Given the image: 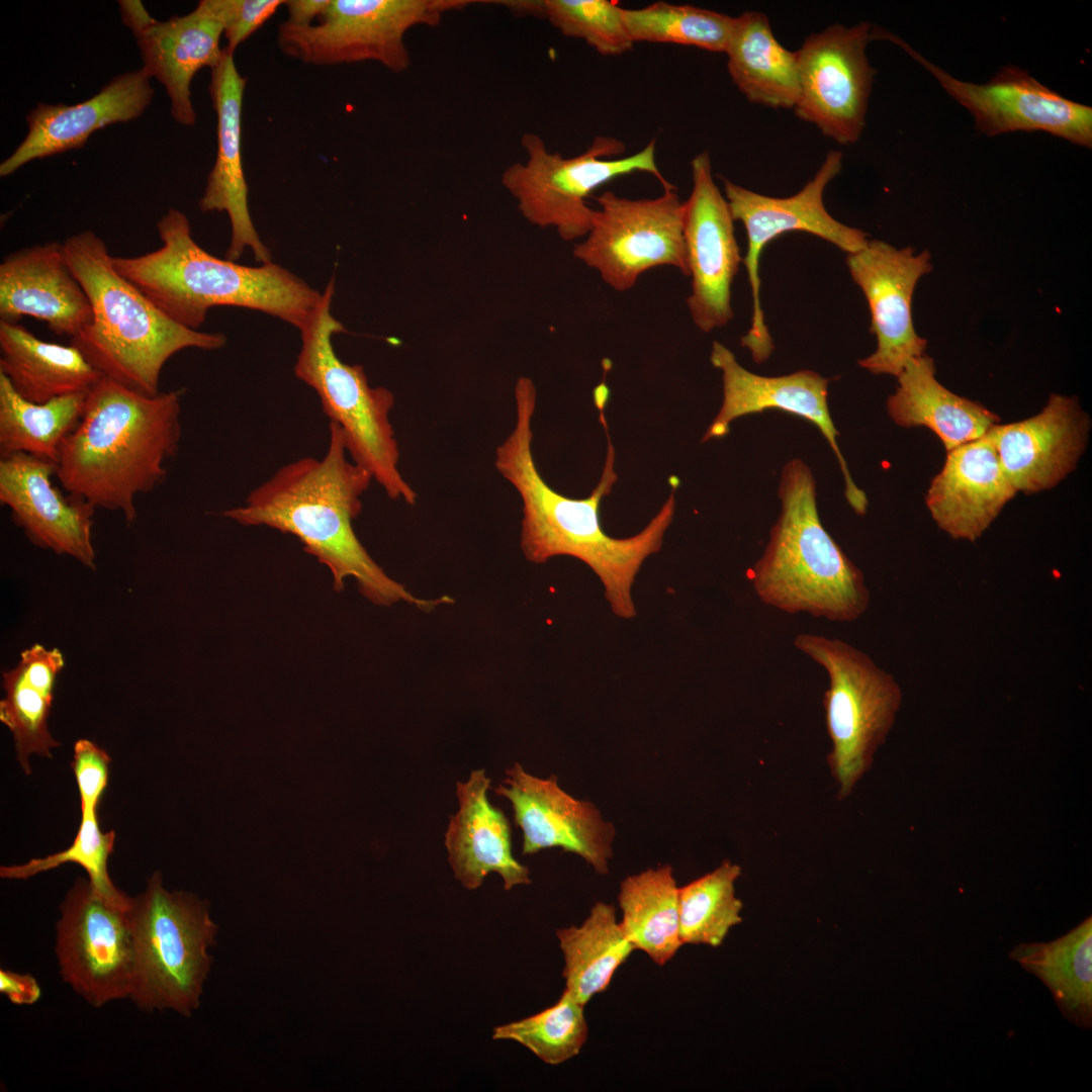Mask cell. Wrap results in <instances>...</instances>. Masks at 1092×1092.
I'll return each instance as SVG.
<instances>
[{
  "mask_svg": "<svg viewBox=\"0 0 1092 1092\" xmlns=\"http://www.w3.org/2000/svg\"><path fill=\"white\" fill-rule=\"evenodd\" d=\"M114 841V831L100 829L96 811L82 812L75 839L67 849L22 864L1 867L0 877L25 880L68 862L77 863L87 872L89 882L100 895L110 902L127 905L131 898L115 887L108 874Z\"/></svg>",
  "mask_w": 1092,
  "mask_h": 1092,
  "instance_id": "obj_41",
  "label": "cell"
},
{
  "mask_svg": "<svg viewBox=\"0 0 1092 1092\" xmlns=\"http://www.w3.org/2000/svg\"><path fill=\"white\" fill-rule=\"evenodd\" d=\"M322 458L303 457L280 467L254 488L244 505L222 512L242 526H267L296 537L303 550L326 565L334 588L353 577L361 594L378 606L405 602L429 612L449 597L419 599L372 559L353 529L372 475L351 460L341 428L330 422Z\"/></svg>",
  "mask_w": 1092,
  "mask_h": 1092,
  "instance_id": "obj_2",
  "label": "cell"
},
{
  "mask_svg": "<svg viewBox=\"0 0 1092 1092\" xmlns=\"http://www.w3.org/2000/svg\"><path fill=\"white\" fill-rule=\"evenodd\" d=\"M515 400V426L496 447L494 466L521 497L520 545L526 559L537 564L561 555L579 559L599 577L612 612L623 619L635 617L632 587L645 559L662 546L675 512L678 479L669 478V496L639 533L627 538L611 537L600 521L602 499L610 494L618 477L615 450L604 415L607 402L596 403L608 439L602 477L587 497L572 498L546 483L536 466L532 451L536 388L530 378L517 380Z\"/></svg>",
  "mask_w": 1092,
  "mask_h": 1092,
  "instance_id": "obj_1",
  "label": "cell"
},
{
  "mask_svg": "<svg viewBox=\"0 0 1092 1092\" xmlns=\"http://www.w3.org/2000/svg\"><path fill=\"white\" fill-rule=\"evenodd\" d=\"M691 166L693 188L684 212L692 277L687 304L698 329L709 333L733 318L731 286L743 259L729 204L713 178L709 153L698 154Z\"/></svg>",
  "mask_w": 1092,
  "mask_h": 1092,
  "instance_id": "obj_17",
  "label": "cell"
},
{
  "mask_svg": "<svg viewBox=\"0 0 1092 1092\" xmlns=\"http://www.w3.org/2000/svg\"><path fill=\"white\" fill-rule=\"evenodd\" d=\"M87 393L43 403L21 397L0 373V455L25 453L57 463L65 438L79 423Z\"/></svg>",
  "mask_w": 1092,
  "mask_h": 1092,
  "instance_id": "obj_36",
  "label": "cell"
},
{
  "mask_svg": "<svg viewBox=\"0 0 1092 1092\" xmlns=\"http://www.w3.org/2000/svg\"><path fill=\"white\" fill-rule=\"evenodd\" d=\"M110 761L108 753L95 742L88 739L75 742L71 767L78 787L81 813L97 811L107 787Z\"/></svg>",
  "mask_w": 1092,
  "mask_h": 1092,
  "instance_id": "obj_42",
  "label": "cell"
},
{
  "mask_svg": "<svg viewBox=\"0 0 1092 1092\" xmlns=\"http://www.w3.org/2000/svg\"><path fill=\"white\" fill-rule=\"evenodd\" d=\"M331 0H288L284 1L287 10L286 24L305 27L313 24L324 13Z\"/></svg>",
  "mask_w": 1092,
  "mask_h": 1092,
  "instance_id": "obj_45",
  "label": "cell"
},
{
  "mask_svg": "<svg viewBox=\"0 0 1092 1092\" xmlns=\"http://www.w3.org/2000/svg\"><path fill=\"white\" fill-rule=\"evenodd\" d=\"M150 79L141 68L115 76L83 102H38L25 117V138L0 164V176H9L33 160L81 149L96 130L139 118L154 97Z\"/></svg>",
  "mask_w": 1092,
  "mask_h": 1092,
  "instance_id": "obj_23",
  "label": "cell"
},
{
  "mask_svg": "<svg viewBox=\"0 0 1092 1092\" xmlns=\"http://www.w3.org/2000/svg\"><path fill=\"white\" fill-rule=\"evenodd\" d=\"M130 903L110 902L89 880L80 878L61 904L56 935L60 975L94 1007L129 998L133 976Z\"/></svg>",
  "mask_w": 1092,
  "mask_h": 1092,
  "instance_id": "obj_14",
  "label": "cell"
},
{
  "mask_svg": "<svg viewBox=\"0 0 1092 1092\" xmlns=\"http://www.w3.org/2000/svg\"><path fill=\"white\" fill-rule=\"evenodd\" d=\"M519 15L544 18L564 36L579 38L604 56L632 50L623 9L607 0H514L497 1Z\"/></svg>",
  "mask_w": 1092,
  "mask_h": 1092,
  "instance_id": "obj_39",
  "label": "cell"
},
{
  "mask_svg": "<svg viewBox=\"0 0 1092 1092\" xmlns=\"http://www.w3.org/2000/svg\"><path fill=\"white\" fill-rule=\"evenodd\" d=\"M794 644L829 676L823 700L832 742L827 763L839 787L837 796L844 799L869 769L892 728L902 692L890 673L840 639L802 633Z\"/></svg>",
  "mask_w": 1092,
  "mask_h": 1092,
  "instance_id": "obj_10",
  "label": "cell"
},
{
  "mask_svg": "<svg viewBox=\"0 0 1092 1092\" xmlns=\"http://www.w3.org/2000/svg\"><path fill=\"white\" fill-rule=\"evenodd\" d=\"M1016 493L987 433L947 452L925 503L941 530L974 542Z\"/></svg>",
  "mask_w": 1092,
  "mask_h": 1092,
  "instance_id": "obj_26",
  "label": "cell"
},
{
  "mask_svg": "<svg viewBox=\"0 0 1092 1092\" xmlns=\"http://www.w3.org/2000/svg\"><path fill=\"white\" fill-rule=\"evenodd\" d=\"M741 868L729 860L679 888V934L682 944L720 946L742 921L743 904L735 895Z\"/></svg>",
  "mask_w": 1092,
  "mask_h": 1092,
  "instance_id": "obj_37",
  "label": "cell"
},
{
  "mask_svg": "<svg viewBox=\"0 0 1092 1092\" xmlns=\"http://www.w3.org/2000/svg\"><path fill=\"white\" fill-rule=\"evenodd\" d=\"M846 265L868 301L877 339L876 351L858 364L874 374L898 377L909 362L925 354L927 341L913 326L912 297L919 279L932 269L930 254L869 240L864 248L847 254Z\"/></svg>",
  "mask_w": 1092,
  "mask_h": 1092,
  "instance_id": "obj_18",
  "label": "cell"
},
{
  "mask_svg": "<svg viewBox=\"0 0 1092 1092\" xmlns=\"http://www.w3.org/2000/svg\"><path fill=\"white\" fill-rule=\"evenodd\" d=\"M0 373L35 403L88 393L104 377L73 345L41 341L18 323L0 321Z\"/></svg>",
  "mask_w": 1092,
  "mask_h": 1092,
  "instance_id": "obj_30",
  "label": "cell"
},
{
  "mask_svg": "<svg viewBox=\"0 0 1092 1092\" xmlns=\"http://www.w3.org/2000/svg\"><path fill=\"white\" fill-rule=\"evenodd\" d=\"M781 513L762 556L748 571L759 600L785 613L851 622L868 609L861 571L823 527L816 482L808 465L792 459L782 470Z\"/></svg>",
  "mask_w": 1092,
  "mask_h": 1092,
  "instance_id": "obj_6",
  "label": "cell"
},
{
  "mask_svg": "<svg viewBox=\"0 0 1092 1092\" xmlns=\"http://www.w3.org/2000/svg\"><path fill=\"white\" fill-rule=\"evenodd\" d=\"M880 37L901 46L930 72L945 92L970 111L982 133L994 136L1039 130L1092 147V108L1063 97L1026 71L1006 66L988 83L966 82L930 63L897 36L883 30Z\"/></svg>",
  "mask_w": 1092,
  "mask_h": 1092,
  "instance_id": "obj_15",
  "label": "cell"
},
{
  "mask_svg": "<svg viewBox=\"0 0 1092 1092\" xmlns=\"http://www.w3.org/2000/svg\"><path fill=\"white\" fill-rule=\"evenodd\" d=\"M1091 422L1076 397L1052 394L1035 416L996 424L989 435L1017 492H1040L1058 485L1086 449Z\"/></svg>",
  "mask_w": 1092,
  "mask_h": 1092,
  "instance_id": "obj_22",
  "label": "cell"
},
{
  "mask_svg": "<svg viewBox=\"0 0 1092 1092\" xmlns=\"http://www.w3.org/2000/svg\"><path fill=\"white\" fill-rule=\"evenodd\" d=\"M182 395H149L103 377L61 445L56 476L63 488L133 523L136 497L166 480L165 463L178 451Z\"/></svg>",
  "mask_w": 1092,
  "mask_h": 1092,
  "instance_id": "obj_3",
  "label": "cell"
},
{
  "mask_svg": "<svg viewBox=\"0 0 1092 1092\" xmlns=\"http://www.w3.org/2000/svg\"><path fill=\"white\" fill-rule=\"evenodd\" d=\"M474 0H331L315 23L278 27L281 51L299 61L331 66L373 61L393 73L412 63L404 41L418 25H438L443 16Z\"/></svg>",
  "mask_w": 1092,
  "mask_h": 1092,
  "instance_id": "obj_11",
  "label": "cell"
},
{
  "mask_svg": "<svg viewBox=\"0 0 1092 1092\" xmlns=\"http://www.w3.org/2000/svg\"><path fill=\"white\" fill-rule=\"evenodd\" d=\"M223 20L225 51L236 49L260 29L284 5L283 0H218Z\"/></svg>",
  "mask_w": 1092,
  "mask_h": 1092,
  "instance_id": "obj_43",
  "label": "cell"
},
{
  "mask_svg": "<svg viewBox=\"0 0 1092 1092\" xmlns=\"http://www.w3.org/2000/svg\"><path fill=\"white\" fill-rule=\"evenodd\" d=\"M0 992L17 1005L34 1004L41 995L36 980L29 974L0 971Z\"/></svg>",
  "mask_w": 1092,
  "mask_h": 1092,
  "instance_id": "obj_44",
  "label": "cell"
},
{
  "mask_svg": "<svg viewBox=\"0 0 1092 1092\" xmlns=\"http://www.w3.org/2000/svg\"><path fill=\"white\" fill-rule=\"evenodd\" d=\"M489 786L484 769L472 770L465 783L457 782L459 809L450 817L445 846L454 876L464 888L477 889L494 872L509 891L529 885L530 873L513 856L511 825L503 810L488 801Z\"/></svg>",
  "mask_w": 1092,
  "mask_h": 1092,
  "instance_id": "obj_28",
  "label": "cell"
},
{
  "mask_svg": "<svg viewBox=\"0 0 1092 1092\" xmlns=\"http://www.w3.org/2000/svg\"><path fill=\"white\" fill-rule=\"evenodd\" d=\"M23 315L47 323L71 339L93 320L90 299L69 265L63 244L49 242L16 250L0 264V321Z\"/></svg>",
  "mask_w": 1092,
  "mask_h": 1092,
  "instance_id": "obj_25",
  "label": "cell"
},
{
  "mask_svg": "<svg viewBox=\"0 0 1092 1092\" xmlns=\"http://www.w3.org/2000/svg\"><path fill=\"white\" fill-rule=\"evenodd\" d=\"M118 5L122 22L131 30L135 38L158 21L150 15L139 0H119Z\"/></svg>",
  "mask_w": 1092,
  "mask_h": 1092,
  "instance_id": "obj_46",
  "label": "cell"
},
{
  "mask_svg": "<svg viewBox=\"0 0 1092 1092\" xmlns=\"http://www.w3.org/2000/svg\"><path fill=\"white\" fill-rule=\"evenodd\" d=\"M584 1005L566 990L548 1008L493 1028L495 1040H514L549 1065L577 1056L587 1039Z\"/></svg>",
  "mask_w": 1092,
  "mask_h": 1092,
  "instance_id": "obj_40",
  "label": "cell"
},
{
  "mask_svg": "<svg viewBox=\"0 0 1092 1092\" xmlns=\"http://www.w3.org/2000/svg\"><path fill=\"white\" fill-rule=\"evenodd\" d=\"M223 31L218 0H201L187 14L157 21L136 38L142 68L164 86L172 117L181 125L196 122L192 81L201 69L220 63Z\"/></svg>",
  "mask_w": 1092,
  "mask_h": 1092,
  "instance_id": "obj_27",
  "label": "cell"
},
{
  "mask_svg": "<svg viewBox=\"0 0 1092 1092\" xmlns=\"http://www.w3.org/2000/svg\"><path fill=\"white\" fill-rule=\"evenodd\" d=\"M725 54L728 73L748 101L794 109L799 98L797 54L778 41L763 13L747 11L735 17Z\"/></svg>",
  "mask_w": 1092,
  "mask_h": 1092,
  "instance_id": "obj_32",
  "label": "cell"
},
{
  "mask_svg": "<svg viewBox=\"0 0 1092 1092\" xmlns=\"http://www.w3.org/2000/svg\"><path fill=\"white\" fill-rule=\"evenodd\" d=\"M678 891L669 864L629 876L620 886V926L634 948L658 966L669 962L682 945Z\"/></svg>",
  "mask_w": 1092,
  "mask_h": 1092,
  "instance_id": "obj_34",
  "label": "cell"
},
{
  "mask_svg": "<svg viewBox=\"0 0 1092 1092\" xmlns=\"http://www.w3.org/2000/svg\"><path fill=\"white\" fill-rule=\"evenodd\" d=\"M871 25L835 24L809 35L796 51L799 69L798 117L838 144L855 143L863 129L875 75L866 49Z\"/></svg>",
  "mask_w": 1092,
  "mask_h": 1092,
  "instance_id": "obj_16",
  "label": "cell"
},
{
  "mask_svg": "<svg viewBox=\"0 0 1092 1092\" xmlns=\"http://www.w3.org/2000/svg\"><path fill=\"white\" fill-rule=\"evenodd\" d=\"M710 360L722 372L723 400L702 442L725 437L735 419L767 408L804 418L819 429L832 448L843 474L848 504L856 514H866L868 498L852 480L837 445L839 434L828 407L829 379L811 370L774 377L757 375L741 366L733 352L718 341L713 342Z\"/></svg>",
  "mask_w": 1092,
  "mask_h": 1092,
  "instance_id": "obj_19",
  "label": "cell"
},
{
  "mask_svg": "<svg viewBox=\"0 0 1092 1092\" xmlns=\"http://www.w3.org/2000/svg\"><path fill=\"white\" fill-rule=\"evenodd\" d=\"M133 976L129 998L146 1011L173 1010L189 1016L200 1005L210 971L209 947L217 925L208 904L186 892L168 891L155 873L131 898Z\"/></svg>",
  "mask_w": 1092,
  "mask_h": 1092,
  "instance_id": "obj_8",
  "label": "cell"
},
{
  "mask_svg": "<svg viewBox=\"0 0 1092 1092\" xmlns=\"http://www.w3.org/2000/svg\"><path fill=\"white\" fill-rule=\"evenodd\" d=\"M162 246L133 257L112 256L115 270L175 323L198 330L214 306L278 317L300 331L322 293L273 263L246 266L219 259L193 239L188 217L170 208L157 221Z\"/></svg>",
  "mask_w": 1092,
  "mask_h": 1092,
  "instance_id": "obj_4",
  "label": "cell"
},
{
  "mask_svg": "<svg viewBox=\"0 0 1092 1092\" xmlns=\"http://www.w3.org/2000/svg\"><path fill=\"white\" fill-rule=\"evenodd\" d=\"M65 666L58 648L35 643L20 653L17 664L2 673L5 697L0 701V721L12 733L17 760L26 775L29 757H52L60 743L49 730L48 718L57 677Z\"/></svg>",
  "mask_w": 1092,
  "mask_h": 1092,
  "instance_id": "obj_31",
  "label": "cell"
},
{
  "mask_svg": "<svg viewBox=\"0 0 1092 1092\" xmlns=\"http://www.w3.org/2000/svg\"><path fill=\"white\" fill-rule=\"evenodd\" d=\"M334 293L332 278L299 331L294 374L315 391L324 414L341 428L351 460L366 469L390 499L414 506L417 492L399 471V448L389 419L394 395L385 387L370 386L363 366L337 355L333 336L346 329L331 312Z\"/></svg>",
  "mask_w": 1092,
  "mask_h": 1092,
  "instance_id": "obj_7",
  "label": "cell"
},
{
  "mask_svg": "<svg viewBox=\"0 0 1092 1092\" xmlns=\"http://www.w3.org/2000/svg\"><path fill=\"white\" fill-rule=\"evenodd\" d=\"M1009 959L1037 977L1071 1023L1092 1025V919L1049 942H1022Z\"/></svg>",
  "mask_w": 1092,
  "mask_h": 1092,
  "instance_id": "obj_33",
  "label": "cell"
},
{
  "mask_svg": "<svg viewBox=\"0 0 1092 1092\" xmlns=\"http://www.w3.org/2000/svg\"><path fill=\"white\" fill-rule=\"evenodd\" d=\"M521 145L527 161L509 166L502 183L517 199L520 212L529 222L554 228L567 242L588 234L595 208L587 199L613 179L643 172L654 176L663 189L675 188L657 167L654 140L623 158L624 143L607 135L596 136L583 153L569 158L549 152L536 133H524Z\"/></svg>",
  "mask_w": 1092,
  "mask_h": 1092,
  "instance_id": "obj_9",
  "label": "cell"
},
{
  "mask_svg": "<svg viewBox=\"0 0 1092 1092\" xmlns=\"http://www.w3.org/2000/svg\"><path fill=\"white\" fill-rule=\"evenodd\" d=\"M887 412L902 428L925 427L942 442L946 452L984 435L1000 418L977 401L960 396L938 382L935 364L926 354L907 364Z\"/></svg>",
  "mask_w": 1092,
  "mask_h": 1092,
  "instance_id": "obj_29",
  "label": "cell"
},
{
  "mask_svg": "<svg viewBox=\"0 0 1092 1092\" xmlns=\"http://www.w3.org/2000/svg\"><path fill=\"white\" fill-rule=\"evenodd\" d=\"M506 774L505 785L493 791L512 804L515 823L523 831V854L560 847L580 856L596 873H609L616 831L593 803L564 792L555 776H532L518 762Z\"/></svg>",
  "mask_w": 1092,
  "mask_h": 1092,
  "instance_id": "obj_20",
  "label": "cell"
},
{
  "mask_svg": "<svg viewBox=\"0 0 1092 1092\" xmlns=\"http://www.w3.org/2000/svg\"><path fill=\"white\" fill-rule=\"evenodd\" d=\"M56 472L57 463L25 453L1 457L0 503L32 544L94 569L96 509L78 497L64 496L52 482Z\"/></svg>",
  "mask_w": 1092,
  "mask_h": 1092,
  "instance_id": "obj_21",
  "label": "cell"
},
{
  "mask_svg": "<svg viewBox=\"0 0 1092 1092\" xmlns=\"http://www.w3.org/2000/svg\"><path fill=\"white\" fill-rule=\"evenodd\" d=\"M62 244L93 309L91 324L71 345L104 377L155 395L162 369L173 355L187 348L212 351L225 345V335L188 329L163 313L115 270L106 244L94 232L82 231Z\"/></svg>",
  "mask_w": 1092,
  "mask_h": 1092,
  "instance_id": "obj_5",
  "label": "cell"
},
{
  "mask_svg": "<svg viewBox=\"0 0 1092 1092\" xmlns=\"http://www.w3.org/2000/svg\"><path fill=\"white\" fill-rule=\"evenodd\" d=\"M843 156L830 151L821 167L798 193L789 197H771L746 189L724 179V196L732 217L742 222L748 249L743 263L747 270L752 295L751 326L741 338L755 363L766 361L775 345L765 324L760 303L759 257L764 247L777 237L790 232H804L819 237L847 254L864 248L869 242L861 230L848 226L830 215L823 203L828 183L842 169Z\"/></svg>",
  "mask_w": 1092,
  "mask_h": 1092,
  "instance_id": "obj_13",
  "label": "cell"
},
{
  "mask_svg": "<svg viewBox=\"0 0 1092 1092\" xmlns=\"http://www.w3.org/2000/svg\"><path fill=\"white\" fill-rule=\"evenodd\" d=\"M563 953L565 989L585 1005L604 992L621 965L635 950L611 904L597 902L579 925L556 931Z\"/></svg>",
  "mask_w": 1092,
  "mask_h": 1092,
  "instance_id": "obj_35",
  "label": "cell"
},
{
  "mask_svg": "<svg viewBox=\"0 0 1092 1092\" xmlns=\"http://www.w3.org/2000/svg\"><path fill=\"white\" fill-rule=\"evenodd\" d=\"M592 228L573 256L599 272L616 291L631 289L640 275L671 266L689 276L684 239L685 201L673 189L656 198L630 199L612 191L595 197Z\"/></svg>",
  "mask_w": 1092,
  "mask_h": 1092,
  "instance_id": "obj_12",
  "label": "cell"
},
{
  "mask_svg": "<svg viewBox=\"0 0 1092 1092\" xmlns=\"http://www.w3.org/2000/svg\"><path fill=\"white\" fill-rule=\"evenodd\" d=\"M633 40L692 46L725 53L735 17L693 5L654 2L639 9H623Z\"/></svg>",
  "mask_w": 1092,
  "mask_h": 1092,
  "instance_id": "obj_38",
  "label": "cell"
},
{
  "mask_svg": "<svg viewBox=\"0 0 1092 1092\" xmlns=\"http://www.w3.org/2000/svg\"><path fill=\"white\" fill-rule=\"evenodd\" d=\"M246 78L237 69L234 54L224 49L220 63L211 69L209 92L217 119V151L199 200L202 212H226L231 243L225 257L236 261L250 248L257 262H272L249 209V187L242 155V113Z\"/></svg>",
  "mask_w": 1092,
  "mask_h": 1092,
  "instance_id": "obj_24",
  "label": "cell"
}]
</instances>
